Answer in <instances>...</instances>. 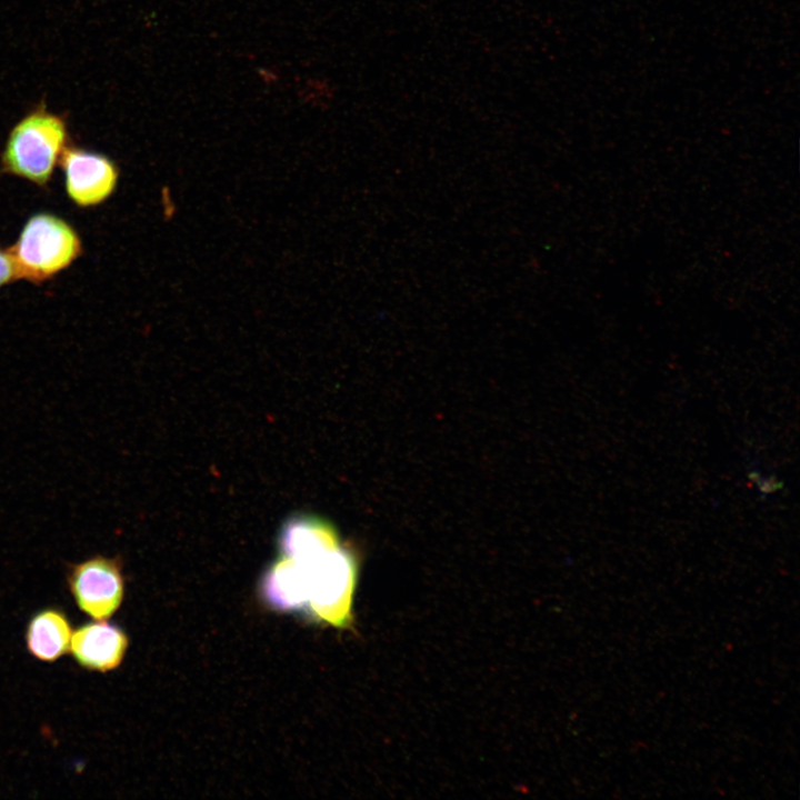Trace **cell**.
<instances>
[{
	"label": "cell",
	"instance_id": "1",
	"mask_svg": "<svg viewBox=\"0 0 800 800\" xmlns=\"http://www.w3.org/2000/svg\"><path fill=\"white\" fill-rule=\"evenodd\" d=\"M292 560L303 571L307 604L311 612L332 626L347 627L351 620L358 571L353 551L339 542L309 557Z\"/></svg>",
	"mask_w": 800,
	"mask_h": 800
},
{
	"label": "cell",
	"instance_id": "2",
	"mask_svg": "<svg viewBox=\"0 0 800 800\" xmlns=\"http://www.w3.org/2000/svg\"><path fill=\"white\" fill-rule=\"evenodd\" d=\"M67 127L62 118L44 109L26 116L11 130L2 154V168L44 186L62 156Z\"/></svg>",
	"mask_w": 800,
	"mask_h": 800
},
{
	"label": "cell",
	"instance_id": "3",
	"mask_svg": "<svg viewBox=\"0 0 800 800\" xmlns=\"http://www.w3.org/2000/svg\"><path fill=\"white\" fill-rule=\"evenodd\" d=\"M81 252L73 228L50 213H37L24 224L9 253L18 278L41 282L67 268Z\"/></svg>",
	"mask_w": 800,
	"mask_h": 800
},
{
	"label": "cell",
	"instance_id": "4",
	"mask_svg": "<svg viewBox=\"0 0 800 800\" xmlns=\"http://www.w3.org/2000/svg\"><path fill=\"white\" fill-rule=\"evenodd\" d=\"M67 581L79 609L93 619L109 618L122 601L123 577L116 558L96 554L72 564Z\"/></svg>",
	"mask_w": 800,
	"mask_h": 800
},
{
	"label": "cell",
	"instance_id": "5",
	"mask_svg": "<svg viewBox=\"0 0 800 800\" xmlns=\"http://www.w3.org/2000/svg\"><path fill=\"white\" fill-rule=\"evenodd\" d=\"M69 198L80 207L101 203L114 191L118 169L107 157L83 149H64L61 156Z\"/></svg>",
	"mask_w": 800,
	"mask_h": 800
},
{
	"label": "cell",
	"instance_id": "6",
	"mask_svg": "<svg viewBox=\"0 0 800 800\" xmlns=\"http://www.w3.org/2000/svg\"><path fill=\"white\" fill-rule=\"evenodd\" d=\"M128 640L123 631L106 621L86 623L71 637L69 650L83 668L106 672L123 659Z\"/></svg>",
	"mask_w": 800,
	"mask_h": 800
},
{
	"label": "cell",
	"instance_id": "7",
	"mask_svg": "<svg viewBox=\"0 0 800 800\" xmlns=\"http://www.w3.org/2000/svg\"><path fill=\"white\" fill-rule=\"evenodd\" d=\"M71 637L72 629L66 614L57 609H44L30 619L26 642L34 658L52 662L69 650Z\"/></svg>",
	"mask_w": 800,
	"mask_h": 800
},
{
	"label": "cell",
	"instance_id": "8",
	"mask_svg": "<svg viewBox=\"0 0 800 800\" xmlns=\"http://www.w3.org/2000/svg\"><path fill=\"white\" fill-rule=\"evenodd\" d=\"M339 536L328 522L314 517H297L286 523L280 537L283 557L298 559L339 543Z\"/></svg>",
	"mask_w": 800,
	"mask_h": 800
},
{
	"label": "cell",
	"instance_id": "9",
	"mask_svg": "<svg viewBox=\"0 0 800 800\" xmlns=\"http://www.w3.org/2000/svg\"><path fill=\"white\" fill-rule=\"evenodd\" d=\"M263 593L270 604L281 610L298 609L307 604L308 589L301 567L282 556L267 573Z\"/></svg>",
	"mask_w": 800,
	"mask_h": 800
},
{
	"label": "cell",
	"instance_id": "10",
	"mask_svg": "<svg viewBox=\"0 0 800 800\" xmlns=\"http://www.w3.org/2000/svg\"><path fill=\"white\" fill-rule=\"evenodd\" d=\"M14 278H18V273L11 254L0 250V287Z\"/></svg>",
	"mask_w": 800,
	"mask_h": 800
}]
</instances>
